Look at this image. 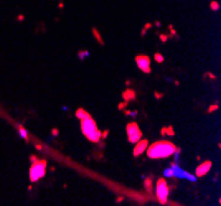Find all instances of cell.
<instances>
[{
  "label": "cell",
  "mask_w": 221,
  "mask_h": 206,
  "mask_svg": "<svg viewBox=\"0 0 221 206\" xmlns=\"http://www.w3.org/2000/svg\"><path fill=\"white\" fill-rule=\"evenodd\" d=\"M88 115H89V114L86 112L84 109H78V110H76V117L79 119V120H81V119H84V117H88Z\"/></svg>",
  "instance_id": "14"
},
{
  "label": "cell",
  "mask_w": 221,
  "mask_h": 206,
  "mask_svg": "<svg viewBox=\"0 0 221 206\" xmlns=\"http://www.w3.org/2000/svg\"><path fill=\"white\" fill-rule=\"evenodd\" d=\"M17 129H18V132H20V137H21V139H23V140H28V130H26L25 127L18 124Z\"/></svg>",
  "instance_id": "11"
},
{
  "label": "cell",
  "mask_w": 221,
  "mask_h": 206,
  "mask_svg": "<svg viewBox=\"0 0 221 206\" xmlns=\"http://www.w3.org/2000/svg\"><path fill=\"white\" fill-rule=\"evenodd\" d=\"M154 59H155V61H157V63H163V61H165V58H163V56L160 55V53H155Z\"/></svg>",
  "instance_id": "16"
},
{
  "label": "cell",
  "mask_w": 221,
  "mask_h": 206,
  "mask_svg": "<svg viewBox=\"0 0 221 206\" xmlns=\"http://www.w3.org/2000/svg\"><path fill=\"white\" fill-rule=\"evenodd\" d=\"M88 55H89L88 51H78V58H79V59H84Z\"/></svg>",
  "instance_id": "17"
},
{
  "label": "cell",
  "mask_w": 221,
  "mask_h": 206,
  "mask_svg": "<svg viewBox=\"0 0 221 206\" xmlns=\"http://www.w3.org/2000/svg\"><path fill=\"white\" fill-rule=\"evenodd\" d=\"M117 107H119V109H124V107H125V102H121V104L117 105Z\"/></svg>",
  "instance_id": "25"
},
{
  "label": "cell",
  "mask_w": 221,
  "mask_h": 206,
  "mask_svg": "<svg viewBox=\"0 0 221 206\" xmlns=\"http://www.w3.org/2000/svg\"><path fill=\"white\" fill-rule=\"evenodd\" d=\"M175 150H177V147L172 142H168V140L154 142L152 145H147V148H145L149 158H167V157H170Z\"/></svg>",
  "instance_id": "1"
},
{
  "label": "cell",
  "mask_w": 221,
  "mask_h": 206,
  "mask_svg": "<svg viewBox=\"0 0 221 206\" xmlns=\"http://www.w3.org/2000/svg\"><path fill=\"white\" fill-rule=\"evenodd\" d=\"M165 134H168V135H173V134H175V130H173V127H167V129H162V135H165Z\"/></svg>",
  "instance_id": "15"
},
{
  "label": "cell",
  "mask_w": 221,
  "mask_h": 206,
  "mask_svg": "<svg viewBox=\"0 0 221 206\" xmlns=\"http://www.w3.org/2000/svg\"><path fill=\"white\" fill-rule=\"evenodd\" d=\"M135 63H137L139 69H140L142 73L149 74V73L152 71L150 69V58H149L147 55H137L135 56Z\"/></svg>",
  "instance_id": "7"
},
{
  "label": "cell",
  "mask_w": 221,
  "mask_h": 206,
  "mask_svg": "<svg viewBox=\"0 0 221 206\" xmlns=\"http://www.w3.org/2000/svg\"><path fill=\"white\" fill-rule=\"evenodd\" d=\"M144 186H145V191H154V188H152V177L144 178Z\"/></svg>",
  "instance_id": "12"
},
{
  "label": "cell",
  "mask_w": 221,
  "mask_h": 206,
  "mask_svg": "<svg viewBox=\"0 0 221 206\" xmlns=\"http://www.w3.org/2000/svg\"><path fill=\"white\" fill-rule=\"evenodd\" d=\"M160 40H162V41H167L168 36H167V35H160Z\"/></svg>",
  "instance_id": "22"
},
{
  "label": "cell",
  "mask_w": 221,
  "mask_h": 206,
  "mask_svg": "<svg viewBox=\"0 0 221 206\" xmlns=\"http://www.w3.org/2000/svg\"><path fill=\"white\" fill-rule=\"evenodd\" d=\"M46 173V160H35L30 167V181H40Z\"/></svg>",
  "instance_id": "3"
},
{
  "label": "cell",
  "mask_w": 221,
  "mask_h": 206,
  "mask_svg": "<svg viewBox=\"0 0 221 206\" xmlns=\"http://www.w3.org/2000/svg\"><path fill=\"white\" fill-rule=\"evenodd\" d=\"M81 132L84 134V137L92 143L101 142V130L97 129V124L94 122V119L91 115L81 119Z\"/></svg>",
  "instance_id": "2"
},
{
  "label": "cell",
  "mask_w": 221,
  "mask_h": 206,
  "mask_svg": "<svg viewBox=\"0 0 221 206\" xmlns=\"http://www.w3.org/2000/svg\"><path fill=\"white\" fill-rule=\"evenodd\" d=\"M122 97H124V101H134L135 99V91L134 89H125L122 93Z\"/></svg>",
  "instance_id": "10"
},
{
  "label": "cell",
  "mask_w": 221,
  "mask_h": 206,
  "mask_svg": "<svg viewBox=\"0 0 221 206\" xmlns=\"http://www.w3.org/2000/svg\"><path fill=\"white\" fill-rule=\"evenodd\" d=\"M125 115H135V110H125Z\"/></svg>",
  "instance_id": "21"
},
{
  "label": "cell",
  "mask_w": 221,
  "mask_h": 206,
  "mask_svg": "<svg viewBox=\"0 0 221 206\" xmlns=\"http://www.w3.org/2000/svg\"><path fill=\"white\" fill-rule=\"evenodd\" d=\"M147 145H149V142H147V139H140L135 142V147H134V152H132V155L134 157H140L144 152H145Z\"/></svg>",
  "instance_id": "8"
},
{
  "label": "cell",
  "mask_w": 221,
  "mask_h": 206,
  "mask_svg": "<svg viewBox=\"0 0 221 206\" xmlns=\"http://www.w3.org/2000/svg\"><path fill=\"white\" fill-rule=\"evenodd\" d=\"M205 78H211V79H215V74H211V73H206V74H205Z\"/></svg>",
  "instance_id": "23"
},
{
  "label": "cell",
  "mask_w": 221,
  "mask_h": 206,
  "mask_svg": "<svg viewBox=\"0 0 221 206\" xmlns=\"http://www.w3.org/2000/svg\"><path fill=\"white\" fill-rule=\"evenodd\" d=\"M211 165H213V163L210 162V160H206V162H203V163H198L195 175H196L198 178H200V177H205V175H206V173L211 170Z\"/></svg>",
  "instance_id": "9"
},
{
  "label": "cell",
  "mask_w": 221,
  "mask_h": 206,
  "mask_svg": "<svg viewBox=\"0 0 221 206\" xmlns=\"http://www.w3.org/2000/svg\"><path fill=\"white\" fill-rule=\"evenodd\" d=\"M163 177H167V178H170V177L185 178V180H190V181H195V180H196V177H193L192 173H188V172H185V170L180 168L178 163H173L170 168H165V170H163Z\"/></svg>",
  "instance_id": "4"
},
{
  "label": "cell",
  "mask_w": 221,
  "mask_h": 206,
  "mask_svg": "<svg viewBox=\"0 0 221 206\" xmlns=\"http://www.w3.org/2000/svg\"><path fill=\"white\" fill-rule=\"evenodd\" d=\"M125 132H127V140H129V143H135L137 140L142 139V130L139 129V124L134 120L125 125Z\"/></svg>",
  "instance_id": "6"
},
{
  "label": "cell",
  "mask_w": 221,
  "mask_h": 206,
  "mask_svg": "<svg viewBox=\"0 0 221 206\" xmlns=\"http://www.w3.org/2000/svg\"><path fill=\"white\" fill-rule=\"evenodd\" d=\"M150 23H145V26H144V30H142V36H144V35H145L147 33V31H145V30H149V28H150Z\"/></svg>",
  "instance_id": "20"
},
{
  "label": "cell",
  "mask_w": 221,
  "mask_h": 206,
  "mask_svg": "<svg viewBox=\"0 0 221 206\" xmlns=\"http://www.w3.org/2000/svg\"><path fill=\"white\" fill-rule=\"evenodd\" d=\"M155 196L159 200V203L165 205L168 201V185L165 178H159L155 181Z\"/></svg>",
  "instance_id": "5"
},
{
  "label": "cell",
  "mask_w": 221,
  "mask_h": 206,
  "mask_svg": "<svg viewBox=\"0 0 221 206\" xmlns=\"http://www.w3.org/2000/svg\"><path fill=\"white\" fill-rule=\"evenodd\" d=\"M210 9H211V10H218V9H220L218 2H211V4H210Z\"/></svg>",
  "instance_id": "18"
},
{
  "label": "cell",
  "mask_w": 221,
  "mask_h": 206,
  "mask_svg": "<svg viewBox=\"0 0 221 206\" xmlns=\"http://www.w3.org/2000/svg\"><path fill=\"white\" fill-rule=\"evenodd\" d=\"M51 134H53V135H58L59 130H58V129H53V130H51Z\"/></svg>",
  "instance_id": "24"
},
{
  "label": "cell",
  "mask_w": 221,
  "mask_h": 206,
  "mask_svg": "<svg viewBox=\"0 0 221 206\" xmlns=\"http://www.w3.org/2000/svg\"><path fill=\"white\" fill-rule=\"evenodd\" d=\"M216 109H218V104H213V105H210L208 107V112H215Z\"/></svg>",
  "instance_id": "19"
},
{
  "label": "cell",
  "mask_w": 221,
  "mask_h": 206,
  "mask_svg": "<svg viewBox=\"0 0 221 206\" xmlns=\"http://www.w3.org/2000/svg\"><path fill=\"white\" fill-rule=\"evenodd\" d=\"M91 31H92V36H94V38H96V40H97V43H99V45H102V46H104V40H102V36H101V35H99V31H97L96 28H92Z\"/></svg>",
  "instance_id": "13"
}]
</instances>
